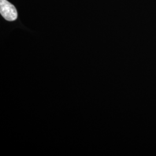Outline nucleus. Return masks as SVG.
I'll return each mask as SVG.
<instances>
[{"mask_svg":"<svg viewBox=\"0 0 156 156\" xmlns=\"http://www.w3.org/2000/svg\"><path fill=\"white\" fill-rule=\"evenodd\" d=\"M0 13L8 21H14L17 18L16 8L7 0H0Z\"/></svg>","mask_w":156,"mask_h":156,"instance_id":"f257e3e1","label":"nucleus"}]
</instances>
